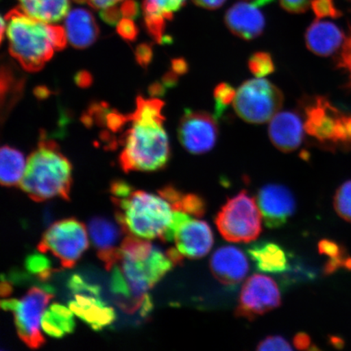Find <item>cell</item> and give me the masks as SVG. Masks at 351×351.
<instances>
[{
    "label": "cell",
    "mask_w": 351,
    "mask_h": 351,
    "mask_svg": "<svg viewBox=\"0 0 351 351\" xmlns=\"http://www.w3.org/2000/svg\"><path fill=\"white\" fill-rule=\"evenodd\" d=\"M64 29L69 43L78 49L91 46L99 34L95 17L84 8L69 12L65 17Z\"/></svg>",
    "instance_id": "obj_22"
},
{
    "label": "cell",
    "mask_w": 351,
    "mask_h": 351,
    "mask_svg": "<svg viewBox=\"0 0 351 351\" xmlns=\"http://www.w3.org/2000/svg\"><path fill=\"white\" fill-rule=\"evenodd\" d=\"M210 269L219 282L234 287L247 275L249 263L240 249L227 245L214 252L210 260Z\"/></svg>",
    "instance_id": "obj_17"
},
{
    "label": "cell",
    "mask_w": 351,
    "mask_h": 351,
    "mask_svg": "<svg viewBox=\"0 0 351 351\" xmlns=\"http://www.w3.org/2000/svg\"><path fill=\"white\" fill-rule=\"evenodd\" d=\"M122 14L124 15L126 19H135L138 15V8L136 3L132 1H127L123 4L121 8Z\"/></svg>",
    "instance_id": "obj_45"
},
{
    "label": "cell",
    "mask_w": 351,
    "mask_h": 351,
    "mask_svg": "<svg viewBox=\"0 0 351 351\" xmlns=\"http://www.w3.org/2000/svg\"><path fill=\"white\" fill-rule=\"evenodd\" d=\"M20 10L33 19L56 23L69 12V0H19Z\"/></svg>",
    "instance_id": "obj_24"
},
{
    "label": "cell",
    "mask_w": 351,
    "mask_h": 351,
    "mask_svg": "<svg viewBox=\"0 0 351 351\" xmlns=\"http://www.w3.org/2000/svg\"><path fill=\"white\" fill-rule=\"evenodd\" d=\"M228 29L245 40H252L263 34L265 19L256 5L252 3L240 2L228 10L225 16Z\"/></svg>",
    "instance_id": "obj_19"
},
{
    "label": "cell",
    "mask_w": 351,
    "mask_h": 351,
    "mask_svg": "<svg viewBox=\"0 0 351 351\" xmlns=\"http://www.w3.org/2000/svg\"><path fill=\"white\" fill-rule=\"evenodd\" d=\"M304 123L295 112L276 113L271 118L269 135L271 143L279 151L285 153L297 150L304 138Z\"/></svg>",
    "instance_id": "obj_18"
},
{
    "label": "cell",
    "mask_w": 351,
    "mask_h": 351,
    "mask_svg": "<svg viewBox=\"0 0 351 351\" xmlns=\"http://www.w3.org/2000/svg\"><path fill=\"white\" fill-rule=\"evenodd\" d=\"M87 230L84 223L74 218L57 221L44 232L38 251L53 254L61 267L72 269L89 247Z\"/></svg>",
    "instance_id": "obj_9"
},
{
    "label": "cell",
    "mask_w": 351,
    "mask_h": 351,
    "mask_svg": "<svg viewBox=\"0 0 351 351\" xmlns=\"http://www.w3.org/2000/svg\"><path fill=\"white\" fill-rule=\"evenodd\" d=\"M186 0H144L143 10L147 32L157 43L165 38L166 21L185 5Z\"/></svg>",
    "instance_id": "obj_23"
},
{
    "label": "cell",
    "mask_w": 351,
    "mask_h": 351,
    "mask_svg": "<svg viewBox=\"0 0 351 351\" xmlns=\"http://www.w3.org/2000/svg\"><path fill=\"white\" fill-rule=\"evenodd\" d=\"M311 8L319 20L327 19H339L342 12L335 5V0H313Z\"/></svg>",
    "instance_id": "obj_33"
},
{
    "label": "cell",
    "mask_w": 351,
    "mask_h": 351,
    "mask_svg": "<svg viewBox=\"0 0 351 351\" xmlns=\"http://www.w3.org/2000/svg\"><path fill=\"white\" fill-rule=\"evenodd\" d=\"M12 291V285L3 279L1 284V295L3 297H8L11 295Z\"/></svg>",
    "instance_id": "obj_50"
},
{
    "label": "cell",
    "mask_w": 351,
    "mask_h": 351,
    "mask_svg": "<svg viewBox=\"0 0 351 351\" xmlns=\"http://www.w3.org/2000/svg\"><path fill=\"white\" fill-rule=\"evenodd\" d=\"M91 74L87 71H80L77 73L75 77H74V82L79 87L87 88L92 84Z\"/></svg>",
    "instance_id": "obj_44"
},
{
    "label": "cell",
    "mask_w": 351,
    "mask_h": 351,
    "mask_svg": "<svg viewBox=\"0 0 351 351\" xmlns=\"http://www.w3.org/2000/svg\"><path fill=\"white\" fill-rule=\"evenodd\" d=\"M160 195L168 200L174 210L185 213L200 218L204 216L207 204L204 197L196 194H184L173 186H167L159 191Z\"/></svg>",
    "instance_id": "obj_27"
},
{
    "label": "cell",
    "mask_w": 351,
    "mask_h": 351,
    "mask_svg": "<svg viewBox=\"0 0 351 351\" xmlns=\"http://www.w3.org/2000/svg\"><path fill=\"white\" fill-rule=\"evenodd\" d=\"M305 40L307 48L314 54L329 56L343 45L346 36L337 25L318 19L307 28Z\"/></svg>",
    "instance_id": "obj_20"
},
{
    "label": "cell",
    "mask_w": 351,
    "mask_h": 351,
    "mask_svg": "<svg viewBox=\"0 0 351 351\" xmlns=\"http://www.w3.org/2000/svg\"><path fill=\"white\" fill-rule=\"evenodd\" d=\"M166 92V86L163 82H154L149 86V94L152 98L162 97Z\"/></svg>",
    "instance_id": "obj_47"
},
{
    "label": "cell",
    "mask_w": 351,
    "mask_h": 351,
    "mask_svg": "<svg viewBox=\"0 0 351 351\" xmlns=\"http://www.w3.org/2000/svg\"><path fill=\"white\" fill-rule=\"evenodd\" d=\"M236 94L234 88L228 83H221L215 88L214 98L216 102L217 117H221L228 107L230 104H234Z\"/></svg>",
    "instance_id": "obj_32"
},
{
    "label": "cell",
    "mask_w": 351,
    "mask_h": 351,
    "mask_svg": "<svg viewBox=\"0 0 351 351\" xmlns=\"http://www.w3.org/2000/svg\"><path fill=\"white\" fill-rule=\"evenodd\" d=\"M79 3H86L95 10H104L116 6L122 0H76Z\"/></svg>",
    "instance_id": "obj_41"
},
{
    "label": "cell",
    "mask_w": 351,
    "mask_h": 351,
    "mask_svg": "<svg viewBox=\"0 0 351 351\" xmlns=\"http://www.w3.org/2000/svg\"><path fill=\"white\" fill-rule=\"evenodd\" d=\"M282 92L261 77L245 82L237 90L235 112L245 122L263 124L271 121L282 108Z\"/></svg>",
    "instance_id": "obj_8"
},
{
    "label": "cell",
    "mask_w": 351,
    "mask_h": 351,
    "mask_svg": "<svg viewBox=\"0 0 351 351\" xmlns=\"http://www.w3.org/2000/svg\"><path fill=\"white\" fill-rule=\"evenodd\" d=\"M128 121H130L129 116H124L117 111L110 110L106 117L105 125H107L110 130L117 132L121 130Z\"/></svg>",
    "instance_id": "obj_37"
},
{
    "label": "cell",
    "mask_w": 351,
    "mask_h": 351,
    "mask_svg": "<svg viewBox=\"0 0 351 351\" xmlns=\"http://www.w3.org/2000/svg\"><path fill=\"white\" fill-rule=\"evenodd\" d=\"M304 129L320 143L342 145L346 138V113L326 98L317 97L305 103Z\"/></svg>",
    "instance_id": "obj_10"
},
{
    "label": "cell",
    "mask_w": 351,
    "mask_h": 351,
    "mask_svg": "<svg viewBox=\"0 0 351 351\" xmlns=\"http://www.w3.org/2000/svg\"><path fill=\"white\" fill-rule=\"evenodd\" d=\"M23 154L15 148L4 146L0 153V182L3 186H14L21 183L25 171Z\"/></svg>",
    "instance_id": "obj_26"
},
{
    "label": "cell",
    "mask_w": 351,
    "mask_h": 351,
    "mask_svg": "<svg viewBox=\"0 0 351 351\" xmlns=\"http://www.w3.org/2000/svg\"><path fill=\"white\" fill-rule=\"evenodd\" d=\"M257 204L263 222L269 229H278L287 223L296 210L295 196L287 187L267 184L258 192Z\"/></svg>",
    "instance_id": "obj_14"
},
{
    "label": "cell",
    "mask_w": 351,
    "mask_h": 351,
    "mask_svg": "<svg viewBox=\"0 0 351 351\" xmlns=\"http://www.w3.org/2000/svg\"><path fill=\"white\" fill-rule=\"evenodd\" d=\"M244 1H247L248 3H252L258 7L265 6L267 4H269L271 2H274V0H244Z\"/></svg>",
    "instance_id": "obj_51"
},
{
    "label": "cell",
    "mask_w": 351,
    "mask_h": 351,
    "mask_svg": "<svg viewBox=\"0 0 351 351\" xmlns=\"http://www.w3.org/2000/svg\"><path fill=\"white\" fill-rule=\"evenodd\" d=\"M248 66L256 77H265L275 71L273 58L267 52L258 51L254 53L250 57Z\"/></svg>",
    "instance_id": "obj_30"
},
{
    "label": "cell",
    "mask_w": 351,
    "mask_h": 351,
    "mask_svg": "<svg viewBox=\"0 0 351 351\" xmlns=\"http://www.w3.org/2000/svg\"><path fill=\"white\" fill-rule=\"evenodd\" d=\"M135 56L138 64L141 65L143 68H147L152 60V47L148 43L140 44L136 48Z\"/></svg>",
    "instance_id": "obj_39"
},
{
    "label": "cell",
    "mask_w": 351,
    "mask_h": 351,
    "mask_svg": "<svg viewBox=\"0 0 351 351\" xmlns=\"http://www.w3.org/2000/svg\"><path fill=\"white\" fill-rule=\"evenodd\" d=\"M172 70L178 75H183L188 72L189 65L186 61L182 58L173 59L172 60Z\"/></svg>",
    "instance_id": "obj_46"
},
{
    "label": "cell",
    "mask_w": 351,
    "mask_h": 351,
    "mask_svg": "<svg viewBox=\"0 0 351 351\" xmlns=\"http://www.w3.org/2000/svg\"><path fill=\"white\" fill-rule=\"evenodd\" d=\"M178 76L177 73H174L173 70L165 74L162 82L164 85L168 88H172L176 86L178 82Z\"/></svg>",
    "instance_id": "obj_48"
},
{
    "label": "cell",
    "mask_w": 351,
    "mask_h": 351,
    "mask_svg": "<svg viewBox=\"0 0 351 351\" xmlns=\"http://www.w3.org/2000/svg\"><path fill=\"white\" fill-rule=\"evenodd\" d=\"M91 243L105 269L111 271L121 256L122 237L126 235L120 223L103 217H95L88 223Z\"/></svg>",
    "instance_id": "obj_15"
},
{
    "label": "cell",
    "mask_w": 351,
    "mask_h": 351,
    "mask_svg": "<svg viewBox=\"0 0 351 351\" xmlns=\"http://www.w3.org/2000/svg\"><path fill=\"white\" fill-rule=\"evenodd\" d=\"M176 248L184 257L197 260L207 256L212 249L213 232L207 222L192 219L186 215L176 230Z\"/></svg>",
    "instance_id": "obj_16"
},
{
    "label": "cell",
    "mask_w": 351,
    "mask_h": 351,
    "mask_svg": "<svg viewBox=\"0 0 351 351\" xmlns=\"http://www.w3.org/2000/svg\"><path fill=\"white\" fill-rule=\"evenodd\" d=\"M69 287L74 296L69 302V308L92 329L102 330L116 319L115 311L101 298L97 285L75 275L70 279Z\"/></svg>",
    "instance_id": "obj_11"
},
{
    "label": "cell",
    "mask_w": 351,
    "mask_h": 351,
    "mask_svg": "<svg viewBox=\"0 0 351 351\" xmlns=\"http://www.w3.org/2000/svg\"><path fill=\"white\" fill-rule=\"evenodd\" d=\"M349 1H351V0H349Z\"/></svg>",
    "instance_id": "obj_52"
},
{
    "label": "cell",
    "mask_w": 351,
    "mask_h": 351,
    "mask_svg": "<svg viewBox=\"0 0 351 351\" xmlns=\"http://www.w3.org/2000/svg\"><path fill=\"white\" fill-rule=\"evenodd\" d=\"M34 95L39 99H47L51 95V90L47 89L46 86H38L35 88Z\"/></svg>",
    "instance_id": "obj_49"
},
{
    "label": "cell",
    "mask_w": 351,
    "mask_h": 351,
    "mask_svg": "<svg viewBox=\"0 0 351 351\" xmlns=\"http://www.w3.org/2000/svg\"><path fill=\"white\" fill-rule=\"evenodd\" d=\"M112 200L116 208V219L126 234L163 241L175 212L163 196L133 189L128 195L112 197Z\"/></svg>",
    "instance_id": "obj_5"
},
{
    "label": "cell",
    "mask_w": 351,
    "mask_h": 351,
    "mask_svg": "<svg viewBox=\"0 0 351 351\" xmlns=\"http://www.w3.org/2000/svg\"><path fill=\"white\" fill-rule=\"evenodd\" d=\"M51 289L33 287L21 300H3V310L14 317L17 335L30 349L40 348L45 339L42 335V319L49 302L53 298Z\"/></svg>",
    "instance_id": "obj_7"
},
{
    "label": "cell",
    "mask_w": 351,
    "mask_h": 351,
    "mask_svg": "<svg viewBox=\"0 0 351 351\" xmlns=\"http://www.w3.org/2000/svg\"><path fill=\"white\" fill-rule=\"evenodd\" d=\"M313 0H280V5L291 13H304L308 10Z\"/></svg>",
    "instance_id": "obj_38"
},
{
    "label": "cell",
    "mask_w": 351,
    "mask_h": 351,
    "mask_svg": "<svg viewBox=\"0 0 351 351\" xmlns=\"http://www.w3.org/2000/svg\"><path fill=\"white\" fill-rule=\"evenodd\" d=\"M333 205L337 214L345 221L351 222V181L337 189Z\"/></svg>",
    "instance_id": "obj_31"
},
{
    "label": "cell",
    "mask_w": 351,
    "mask_h": 351,
    "mask_svg": "<svg viewBox=\"0 0 351 351\" xmlns=\"http://www.w3.org/2000/svg\"><path fill=\"white\" fill-rule=\"evenodd\" d=\"M293 343L298 350L313 349V341L311 337L305 332H298L293 337Z\"/></svg>",
    "instance_id": "obj_40"
},
{
    "label": "cell",
    "mask_w": 351,
    "mask_h": 351,
    "mask_svg": "<svg viewBox=\"0 0 351 351\" xmlns=\"http://www.w3.org/2000/svg\"><path fill=\"white\" fill-rule=\"evenodd\" d=\"M184 256L177 248L164 252L154 245L148 256L139 258L120 257L111 271L110 289L122 311L143 317L151 313L152 300L148 292L174 267L181 265Z\"/></svg>",
    "instance_id": "obj_2"
},
{
    "label": "cell",
    "mask_w": 351,
    "mask_h": 351,
    "mask_svg": "<svg viewBox=\"0 0 351 351\" xmlns=\"http://www.w3.org/2000/svg\"><path fill=\"white\" fill-rule=\"evenodd\" d=\"M25 267L30 274L41 280H47L54 273L51 261L41 252L30 254L26 258Z\"/></svg>",
    "instance_id": "obj_29"
},
{
    "label": "cell",
    "mask_w": 351,
    "mask_h": 351,
    "mask_svg": "<svg viewBox=\"0 0 351 351\" xmlns=\"http://www.w3.org/2000/svg\"><path fill=\"white\" fill-rule=\"evenodd\" d=\"M101 17L109 25H116L120 19V12L116 6L101 10Z\"/></svg>",
    "instance_id": "obj_42"
},
{
    "label": "cell",
    "mask_w": 351,
    "mask_h": 351,
    "mask_svg": "<svg viewBox=\"0 0 351 351\" xmlns=\"http://www.w3.org/2000/svg\"><path fill=\"white\" fill-rule=\"evenodd\" d=\"M282 305L278 284L269 276L254 274L241 288L236 317L254 320Z\"/></svg>",
    "instance_id": "obj_12"
},
{
    "label": "cell",
    "mask_w": 351,
    "mask_h": 351,
    "mask_svg": "<svg viewBox=\"0 0 351 351\" xmlns=\"http://www.w3.org/2000/svg\"><path fill=\"white\" fill-rule=\"evenodd\" d=\"M258 350H292L288 341L279 335L267 337L257 346Z\"/></svg>",
    "instance_id": "obj_34"
},
{
    "label": "cell",
    "mask_w": 351,
    "mask_h": 351,
    "mask_svg": "<svg viewBox=\"0 0 351 351\" xmlns=\"http://www.w3.org/2000/svg\"><path fill=\"white\" fill-rule=\"evenodd\" d=\"M262 214L254 197L243 191L227 200L217 215L216 225L223 239L247 243L262 232Z\"/></svg>",
    "instance_id": "obj_6"
},
{
    "label": "cell",
    "mask_w": 351,
    "mask_h": 351,
    "mask_svg": "<svg viewBox=\"0 0 351 351\" xmlns=\"http://www.w3.org/2000/svg\"><path fill=\"white\" fill-rule=\"evenodd\" d=\"M197 6L206 8V10H215L225 4L226 0H192Z\"/></svg>",
    "instance_id": "obj_43"
},
{
    "label": "cell",
    "mask_w": 351,
    "mask_h": 351,
    "mask_svg": "<svg viewBox=\"0 0 351 351\" xmlns=\"http://www.w3.org/2000/svg\"><path fill=\"white\" fill-rule=\"evenodd\" d=\"M337 65L348 73L351 82V32L349 36L346 38L343 45L341 47Z\"/></svg>",
    "instance_id": "obj_35"
},
{
    "label": "cell",
    "mask_w": 351,
    "mask_h": 351,
    "mask_svg": "<svg viewBox=\"0 0 351 351\" xmlns=\"http://www.w3.org/2000/svg\"><path fill=\"white\" fill-rule=\"evenodd\" d=\"M247 254L258 271L265 274H284L291 269L287 250L274 241H263L254 243Z\"/></svg>",
    "instance_id": "obj_21"
},
{
    "label": "cell",
    "mask_w": 351,
    "mask_h": 351,
    "mask_svg": "<svg viewBox=\"0 0 351 351\" xmlns=\"http://www.w3.org/2000/svg\"><path fill=\"white\" fill-rule=\"evenodd\" d=\"M218 135L216 118L206 112L187 110L179 123L180 143L194 155H202L213 150Z\"/></svg>",
    "instance_id": "obj_13"
},
{
    "label": "cell",
    "mask_w": 351,
    "mask_h": 351,
    "mask_svg": "<svg viewBox=\"0 0 351 351\" xmlns=\"http://www.w3.org/2000/svg\"><path fill=\"white\" fill-rule=\"evenodd\" d=\"M319 252L328 257L329 260L324 267V273L330 274L339 269V267L346 266L345 260L342 257V249L335 241L324 239L320 241L318 245Z\"/></svg>",
    "instance_id": "obj_28"
},
{
    "label": "cell",
    "mask_w": 351,
    "mask_h": 351,
    "mask_svg": "<svg viewBox=\"0 0 351 351\" xmlns=\"http://www.w3.org/2000/svg\"><path fill=\"white\" fill-rule=\"evenodd\" d=\"M4 19L10 54L26 71L41 70L67 43L64 28L34 19L21 10H11Z\"/></svg>",
    "instance_id": "obj_3"
},
{
    "label": "cell",
    "mask_w": 351,
    "mask_h": 351,
    "mask_svg": "<svg viewBox=\"0 0 351 351\" xmlns=\"http://www.w3.org/2000/svg\"><path fill=\"white\" fill-rule=\"evenodd\" d=\"M74 313L65 306L53 304L45 311L42 319V328L48 336L61 339L71 333L75 328Z\"/></svg>",
    "instance_id": "obj_25"
},
{
    "label": "cell",
    "mask_w": 351,
    "mask_h": 351,
    "mask_svg": "<svg viewBox=\"0 0 351 351\" xmlns=\"http://www.w3.org/2000/svg\"><path fill=\"white\" fill-rule=\"evenodd\" d=\"M72 165L51 140L42 139L29 156L23 178L22 191L34 202L54 197L69 200L72 186Z\"/></svg>",
    "instance_id": "obj_4"
},
{
    "label": "cell",
    "mask_w": 351,
    "mask_h": 351,
    "mask_svg": "<svg viewBox=\"0 0 351 351\" xmlns=\"http://www.w3.org/2000/svg\"><path fill=\"white\" fill-rule=\"evenodd\" d=\"M117 32L125 40L134 41L138 36V30L133 21L125 19L118 23Z\"/></svg>",
    "instance_id": "obj_36"
},
{
    "label": "cell",
    "mask_w": 351,
    "mask_h": 351,
    "mask_svg": "<svg viewBox=\"0 0 351 351\" xmlns=\"http://www.w3.org/2000/svg\"><path fill=\"white\" fill-rule=\"evenodd\" d=\"M163 101L137 98L135 111L129 115L130 128L123 138L120 165L125 173L153 172L168 165L170 147L164 128Z\"/></svg>",
    "instance_id": "obj_1"
}]
</instances>
